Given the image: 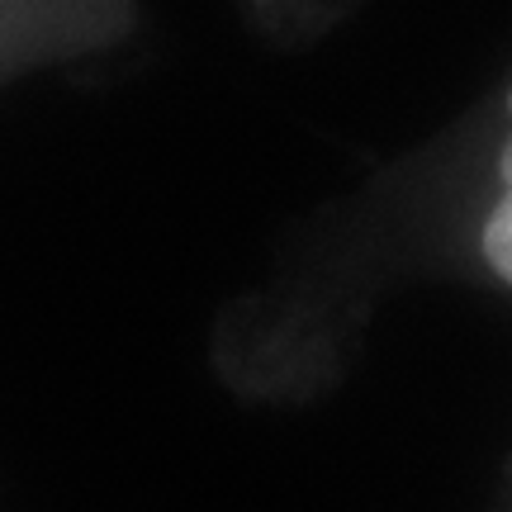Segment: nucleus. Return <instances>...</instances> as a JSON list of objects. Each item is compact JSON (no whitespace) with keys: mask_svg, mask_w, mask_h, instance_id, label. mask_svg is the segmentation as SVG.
Instances as JSON below:
<instances>
[{"mask_svg":"<svg viewBox=\"0 0 512 512\" xmlns=\"http://www.w3.org/2000/svg\"><path fill=\"white\" fill-rule=\"evenodd\" d=\"M508 110H512V95H508ZM498 176H503V190H498L494 209H489V219H484L479 247H484V261L494 266V275L512 290V138L503 143Z\"/></svg>","mask_w":512,"mask_h":512,"instance_id":"f257e3e1","label":"nucleus"}]
</instances>
